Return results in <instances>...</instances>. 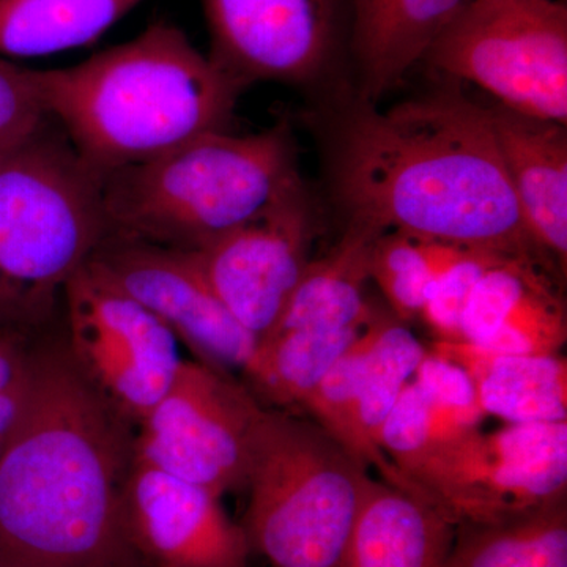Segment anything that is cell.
Here are the masks:
<instances>
[{
    "label": "cell",
    "instance_id": "obj_1",
    "mask_svg": "<svg viewBox=\"0 0 567 567\" xmlns=\"http://www.w3.org/2000/svg\"><path fill=\"white\" fill-rule=\"evenodd\" d=\"M136 429L63 342H31L20 416L0 456V567H145L123 522Z\"/></svg>",
    "mask_w": 567,
    "mask_h": 567
},
{
    "label": "cell",
    "instance_id": "obj_2",
    "mask_svg": "<svg viewBox=\"0 0 567 567\" xmlns=\"http://www.w3.org/2000/svg\"><path fill=\"white\" fill-rule=\"evenodd\" d=\"M331 185L349 221L547 262L522 219L488 110L464 96L386 111L363 104L336 140Z\"/></svg>",
    "mask_w": 567,
    "mask_h": 567
},
{
    "label": "cell",
    "instance_id": "obj_3",
    "mask_svg": "<svg viewBox=\"0 0 567 567\" xmlns=\"http://www.w3.org/2000/svg\"><path fill=\"white\" fill-rule=\"evenodd\" d=\"M44 111L104 175L227 132L241 89L169 22L65 69L33 70Z\"/></svg>",
    "mask_w": 567,
    "mask_h": 567
},
{
    "label": "cell",
    "instance_id": "obj_4",
    "mask_svg": "<svg viewBox=\"0 0 567 567\" xmlns=\"http://www.w3.org/2000/svg\"><path fill=\"white\" fill-rule=\"evenodd\" d=\"M289 123L265 132L203 134L104 175L111 233L197 251L303 185Z\"/></svg>",
    "mask_w": 567,
    "mask_h": 567
},
{
    "label": "cell",
    "instance_id": "obj_5",
    "mask_svg": "<svg viewBox=\"0 0 567 567\" xmlns=\"http://www.w3.org/2000/svg\"><path fill=\"white\" fill-rule=\"evenodd\" d=\"M110 234L103 175L50 115L0 153V286L37 327Z\"/></svg>",
    "mask_w": 567,
    "mask_h": 567
},
{
    "label": "cell",
    "instance_id": "obj_6",
    "mask_svg": "<svg viewBox=\"0 0 567 567\" xmlns=\"http://www.w3.org/2000/svg\"><path fill=\"white\" fill-rule=\"evenodd\" d=\"M249 454L251 550L271 567H339L369 470L315 421L265 405Z\"/></svg>",
    "mask_w": 567,
    "mask_h": 567
},
{
    "label": "cell",
    "instance_id": "obj_7",
    "mask_svg": "<svg viewBox=\"0 0 567 567\" xmlns=\"http://www.w3.org/2000/svg\"><path fill=\"white\" fill-rule=\"evenodd\" d=\"M424 59L506 110L567 123V9L559 0H470Z\"/></svg>",
    "mask_w": 567,
    "mask_h": 567
},
{
    "label": "cell",
    "instance_id": "obj_8",
    "mask_svg": "<svg viewBox=\"0 0 567 567\" xmlns=\"http://www.w3.org/2000/svg\"><path fill=\"white\" fill-rule=\"evenodd\" d=\"M71 361L134 429L173 385L181 342L145 306L87 262L62 290Z\"/></svg>",
    "mask_w": 567,
    "mask_h": 567
},
{
    "label": "cell",
    "instance_id": "obj_9",
    "mask_svg": "<svg viewBox=\"0 0 567 567\" xmlns=\"http://www.w3.org/2000/svg\"><path fill=\"white\" fill-rule=\"evenodd\" d=\"M416 487L456 525L498 524L567 499V421L446 440Z\"/></svg>",
    "mask_w": 567,
    "mask_h": 567
},
{
    "label": "cell",
    "instance_id": "obj_10",
    "mask_svg": "<svg viewBox=\"0 0 567 567\" xmlns=\"http://www.w3.org/2000/svg\"><path fill=\"white\" fill-rule=\"evenodd\" d=\"M260 406L233 374L183 360L173 385L136 429L134 456L223 498L246 487Z\"/></svg>",
    "mask_w": 567,
    "mask_h": 567
},
{
    "label": "cell",
    "instance_id": "obj_11",
    "mask_svg": "<svg viewBox=\"0 0 567 567\" xmlns=\"http://www.w3.org/2000/svg\"><path fill=\"white\" fill-rule=\"evenodd\" d=\"M208 58L245 91L317 80L350 48L352 0H200Z\"/></svg>",
    "mask_w": 567,
    "mask_h": 567
},
{
    "label": "cell",
    "instance_id": "obj_12",
    "mask_svg": "<svg viewBox=\"0 0 567 567\" xmlns=\"http://www.w3.org/2000/svg\"><path fill=\"white\" fill-rule=\"evenodd\" d=\"M89 262L158 317L196 361L244 374L257 338L219 300L196 254L111 233Z\"/></svg>",
    "mask_w": 567,
    "mask_h": 567
},
{
    "label": "cell",
    "instance_id": "obj_13",
    "mask_svg": "<svg viewBox=\"0 0 567 567\" xmlns=\"http://www.w3.org/2000/svg\"><path fill=\"white\" fill-rule=\"evenodd\" d=\"M317 235L305 183L262 215L193 251L219 300L262 339L297 289Z\"/></svg>",
    "mask_w": 567,
    "mask_h": 567
},
{
    "label": "cell",
    "instance_id": "obj_14",
    "mask_svg": "<svg viewBox=\"0 0 567 567\" xmlns=\"http://www.w3.org/2000/svg\"><path fill=\"white\" fill-rule=\"evenodd\" d=\"M123 522L145 567H248L252 550L221 496L134 456Z\"/></svg>",
    "mask_w": 567,
    "mask_h": 567
},
{
    "label": "cell",
    "instance_id": "obj_15",
    "mask_svg": "<svg viewBox=\"0 0 567 567\" xmlns=\"http://www.w3.org/2000/svg\"><path fill=\"white\" fill-rule=\"evenodd\" d=\"M462 341L495 354H561L566 305L546 265L513 256L492 267L466 305Z\"/></svg>",
    "mask_w": 567,
    "mask_h": 567
},
{
    "label": "cell",
    "instance_id": "obj_16",
    "mask_svg": "<svg viewBox=\"0 0 567 567\" xmlns=\"http://www.w3.org/2000/svg\"><path fill=\"white\" fill-rule=\"evenodd\" d=\"M488 110V107H487ZM492 128L518 210L537 251L567 265L566 125L495 106Z\"/></svg>",
    "mask_w": 567,
    "mask_h": 567
},
{
    "label": "cell",
    "instance_id": "obj_17",
    "mask_svg": "<svg viewBox=\"0 0 567 567\" xmlns=\"http://www.w3.org/2000/svg\"><path fill=\"white\" fill-rule=\"evenodd\" d=\"M456 529L424 496L369 477L339 567H446Z\"/></svg>",
    "mask_w": 567,
    "mask_h": 567
},
{
    "label": "cell",
    "instance_id": "obj_18",
    "mask_svg": "<svg viewBox=\"0 0 567 567\" xmlns=\"http://www.w3.org/2000/svg\"><path fill=\"white\" fill-rule=\"evenodd\" d=\"M470 0H352L350 52L374 104L425 58Z\"/></svg>",
    "mask_w": 567,
    "mask_h": 567
},
{
    "label": "cell",
    "instance_id": "obj_19",
    "mask_svg": "<svg viewBox=\"0 0 567 567\" xmlns=\"http://www.w3.org/2000/svg\"><path fill=\"white\" fill-rule=\"evenodd\" d=\"M429 350L464 369L486 415L509 424L567 421L565 354H495L464 341H434Z\"/></svg>",
    "mask_w": 567,
    "mask_h": 567
},
{
    "label": "cell",
    "instance_id": "obj_20",
    "mask_svg": "<svg viewBox=\"0 0 567 567\" xmlns=\"http://www.w3.org/2000/svg\"><path fill=\"white\" fill-rule=\"evenodd\" d=\"M380 234L382 230L368 224L349 221L338 244L322 257L311 259L268 333L295 328L365 327L371 322L377 311L364 290L371 281L372 245Z\"/></svg>",
    "mask_w": 567,
    "mask_h": 567
},
{
    "label": "cell",
    "instance_id": "obj_21",
    "mask_svg": "<svg viewBox=\"0 0 567 567\" xmlns=\"http://www.w3.org/2000/svg\"><path fill=\"white\" fill-rule=\"evenodd\" d=\"M368 354L354 398V427L363 462L368 470H377L380 480L421 495L388 461L380 447V436L388 416L404 388L412 382L429 349L410 331L409 324L399 320L393 312H375L368 323Z\"/></svg>",
    "mask_w": 567,
    "mask_h": 567
},
{
    "label": "cell",
    "instance_id": "obj_22",
    "mask_svg": "<svg viewBox=\"0 0 567 567\" xmlns=\"http://www.w3.org/2000/svg\"><path fill=\"white\" fill-rule=\"evenodd\" d=\"M365 327L295 328L274 331L257 342L244 375L265 406L297 413L336 361Z\"/></svg>",
    "mask_w": 567,
    "mask_h": 567
},
{
    "label": "cell",
    "instance_id": "obj_23",
    "mask_svg": "<svg viewBox=\"0 0 567 567\" xmlns=\"http://www.w3.org/2000/svg\"><path fill=\"white\" fill-rule=\"evenodd\" d=\"M144 0H0V59L41 58L95 43Z\"/></svg>",
    "mask_w": 567,
    "mask_h": 567
},
{
    "label": "cell",
    "instance_id": "obj_24",
    "mask_svg": "<svg viewBox=\"0 0 567 567\" xmlns=\"http://www.w3.org/2000/svg\"><path fill=\"white\" fill-rule=\"evenodd\" d=\"M446 567H567V499L498 524L457 525Z\"/></svg>",
    "mask_w": 567,
    "mask_h": 567
},
{
    "label": "cell",
    "instance_id": "obj_25",
    "mask_svg": "<svg viewBox=\"0 0 567 567\" xmlns=\"http://www.w3.org/2000/svg\"><path fill=\"white\" fill-rule=\"evenodd\" d=\"M464 249L421 235L386 230L372 245L369 275L391 312L409 324L420 319L436 279Z\"/></svg>",
    "mask_w": 567,
    "mask_h": 567
},
{
    "label": "cell",
    "instance_id": "obj_26",
    "mask_svg": "<svg viewBox=\"0 0 567 567\" xmlns=\"http://www.w3.org/2000/svg\"><path fill=\"white\" fill-rule=\"evenodd\" d=\"M368 349L369 334L365 324L363 333L358 336L357 341L336 361L333 368L301 405V412L308 413L309 420L333 436L336 442L349 451L364 468L368 466L364 465L360 439L354 427V398Z\"/></svg>",
    "mask_w": 567,
    "mask_h": 567
},
{
    "label": "cell",
    "instance_id": "obj_27",
    "mask_svg": "<svg viewBox=\"0 0 567 567\" xmlns=\"http://www.w3.org/2000/svg\"><path fill=\"white\" fill-rule=\"evenodd\" d=\"M506 257L513 256L488 249L465 248L436 279L420 316L435 341H462V319L473 289L492 267Z\"/></svg>",
    "mask_w": 567,
    "mask_h": 567
},
{
    "label": "cell",
    "instance_id": "obj_28",
    "mask_svg": "<svg viewBox=\"0 0 567 567\" xmlns=\"http://www.w3.org/2000/svg\"><path fill=\"white\" fill-rule=\"evenodd\" d=\"M413 382L450 423L464 429H481L486 413L477 401L476 388L461 365L432 353L417 365Z\"/></svg>",
    "mask_w": 567,
    "mask_h": 567
},
{
    "label": "cell",
    "instance_id": "obj_29",
    "mask_svg": "<svg viewBox=\"0 0 567 567\" xmlns=\"http://www.w3.org/2000/svg\"><path fill=\"white\" fill-rule=\"evenodd\" d=\"M47 118L33 70L0 59V153L31 136Z\"/></svg>",
    "mask_w": 567,
    "mask_h": 567
},
{
    "label": "cell",
    "instance_id": "obj_30",
    "mask_svg": "<svg viewBox=\"0 0 567 567\" xmlns=\"http://www.w3.org/2000/svg\"><path fill=\"white\" fill-rule=\"evenodd\" d=\"M37 330L39 327L32 322L31 317L0 286V331L33 334Z\"/></svg>",
    "mask_w": 567,
    "mask_h": 567
},
{
    "label": "cell",
    "instance_id": "obj_31",
    "mask_svg": "<svg viewBox=\"0 0 567 567\" xmlns=\"http://www.w3.org/2000/svg\"><path fill=\"white\" fill-rule=\"evenodd\" d=\"M21 404L22 388L20 385L0 391V456H2L18 416H20Z\"/></svg>",
    "mask_w": 567,
    "mask_h": 567
},
{
    "label": "cell",
    "instance_id": "obj_32",
    "mask_svg": "<svg viewBox=\"0 0 567 567\" xmlns=\"http://www.w3.org/2000/svg\"><path fill=\"white\" fill-rule=\"evenodd\" d=\"M0 333H7V331H0Z\"/></svg>",
    "mask_w": 567,
    "mask_h": 567
}]
</instances>
